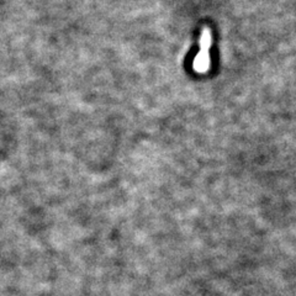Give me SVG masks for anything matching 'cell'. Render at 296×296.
<instances>
[{
	"mask_svg": "<svg viewBox=\"0 0 296 296\" xmlns=\"http://www.w3.org/2000/svg\"><path fill=\"white\" fill-rule=\"evenodd\" d=\"M211 45H213L211 31H210L209 27L205 26L202 29L201 37H200V51L193 60V68L197 73L206 74L209 72L210 66H211V59H210Z\"/></svg>",
	"mask_w": 296,
	"mask_h": 296,
	"instance_id": "obj_1",
	"label": "cell"
}]
</instances>
